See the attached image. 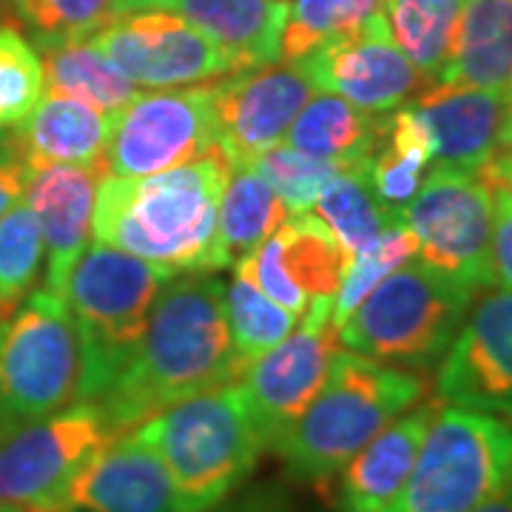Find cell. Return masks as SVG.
<instances>
[{
    "label": "cell",
    "mask_w": 512,
    "mask_h": 512,
    "mask_svg": "<svg viewBox=\"0 0 512 512\" xmlns=\"http://www.w3.org/2000/svg\"><path fill=\"white\" fill-rule=\"evenodd\" d=\"M111 123L114 117L83 100L46 94L6 137L29 171L46 165H94L106 157Z\"/></svg>",
    "instance_id": "cell-21"
},
{
    "label": "cell",
    "mask_w": 512,
    "mask_h": 512,
    "mask_svg": "<svg viewBox=\"0 0 512 512\" xmlns=\"http://www.w3.org/2000/svg\"><path fill=\"white\" fill-rule=\"evenodd\" d=\"M12 512H80V510H72V507H20V510H12Z\"/></svg>",
    "instance_id": "cell-44"
},
{
    "label": "cell",
    "mask_w": 512,
    "mask_h": 512,
    "mask_svg": "<svg viewBox=\"0 0 512 512\" xmlns=\"http://www.w3.org/2000/svg\"><path fill=\"white\" fill-rule=\"evenodd\" d=\"M296 66L308 77L313 92L336 94L367 114L399 109L427 86L390 35L384 9L359 32L313 49L296 60Z\"/></svg>",
    "instance_id": "cell-15"
},
{
    "label": "cell",
    "mask_w": 512,
    "mask_h": 512,
    "mask_svg": "<svg viewBox=\"0 0 512 512\" xmlns=\"http://www.w3.org/2000/svg\"><path fill=\"white\" fill-rule=\"evenodd\" d=\"M40 49L43 92L74 97L92 109L117 117L137 97V86L89 40H66Z\"/></svg>",
    "instance_id": "cell-26"
},
{
    "label": "cell",
    "mask_w": 512,
    "mask_h": 512,
    "mask_svg": "<svg viewBox=\"0 0 512 512\" xmlns=\"http://www.w3.org/2000/svg\"><path fill=\"white\" fill-rule=\"evenodd\" d=\"M512 481V419L441 402L399 495L382 512H473Z\"/></svg>",
    "instance_id": "cell-7"
},
{
    "label": "cell",
    "mask_w": 512,
    "mask_h": 512,
    "mask_svg": "<svg viewBox=\"0 0 512 512\" xmlns=\"http://www.w3.org/2000/svg\"><path fill=\"white\" fill-rule=\"evenodd\" d=\"M29 165L15 154V148L9 143V137H0V217L23 200L26 185H29Z\"/></svg>",
    "instance_id": "cell-38"
},
{
    "label": "cell",
    "mask_w": 512,
    "mask_h": 512,
    "mask_svg": "<svg viewBox=\"0 0 512 512\" xmlns=\"http://www.w3.org/2000/svg\"><path fill=\"white\" fill-rule=\"evenodd\" d=\"M134 86L180 89L237 72L220 46L171 9H134L92 37Z\"/></svg>",
    "instance_id": "cell-13"
},
{
    "label": "cell",
    "mask_w": 512,
    "mask_h": 512,
    "mask_svg": "<svg viewBox=\"0 0 512 512\" xmlns=\"http://www.w3.org/2000/svg\"><path fill=\"white\" fill-rule=\"evenodd\" d=\"M427 382L419 370L336 348L319 396L279 444L285 470L299 484H328L367 441L419 404Z\"/></svg>",
    "instance_id": "cell-3"
},
{
    "label": "cell",
    "mask_w": 512,
    "mask_h": 512,
    "mask_svg": "<svg viewBox=\"0 0 512 512\" xmlns=\"http://www.w3.org/2000/svg\"><path fill=\"white\" fill-rule=\"evenodd\" d=\"M299 322L291 336L254 359L239 376L262 441L274 453L319 396L339 348L333 302H316Z\"/></svg>",
    "instance_id": "cell-12"
},
{
    "label": "cell",
    "mask_w": 512,
    "mask_h": 512,
    "mask_svg": "<svg viewBox=\"0 0 512 512\" xmlns=\"http://www.w3.org/2000/svg\"><path fill=\"white\" fill-rule=\"evenodd\" d=\"M60 507L80 512H177L163 458L137 430L103 444L69 478Z\"/></svg>",
    "instance_id": "cell-17"
},
{
    "label": "cell",
    "mask_w": 512,
    "mask_h": 512,
    "mask_svg": "<svg viewBox=\"0 0 512 512\" xmlns=\"http://www.w3.org/2000/svg\"><path fill=\"white\" fill-rule=\"evenodd\" d=\"M493 188V274L495 285L512 291V194Z\"/></svg>",
    "instance_id": "cell-37"
},
{
    "label": "cell",
    "mask_w": 512,
    "mask_h": 512,
    "mask_svg": "<svg viewBox=\"0 0 512 512\" xmlns=\"http://www.w3.org/2000/svg\"><path fill=\"white\" fill-rule=\"evenodd\" d=\"M313 211L348 256L356 254L387 225L404 217V211H396L379 200L367 174V160L342 168L322 188V194L313 202Z\"/></svg>",
    "instance_id": "cell-28"
},
{
    "label": "cell",
    "mask_w": 512,
    "mask_h": 512,
    "mask_svg": "<svg viewBox=\"0 0 512 512\" xmlns=\"http://www.w3.org/2000/svg\"><path fill=\"white\" fill-rule=\"evenodd\" d=\"M436 83L504 92L512 83V0H464L450 60Z\"/></svg>",
    "instance_id": "cell-23"
},
{
    "label": "cell",
    "mask_w": 512,
    "mask_h": 512,
    "mask_svg": "<svg viewBox=\"0 0 512 512\" xmlns=\"http://www.w3.org/2000/svg\"><path fill=\"white\" fill-rule=\"evenodd\" d=\"M126 3V12H134V9H168L171 0H123Z\"/></svg>",
    "instance_id": "cell-43"
},
{
    "label": "cell",
    "mask_w": 512,
    "mask_h": 512,
    "mask_svg": "<svg viewBox=\"0 0 512 512\" xmlns=\"http://www.w3.org/2000/svg\"><path fill=\"white\" fill-rule=\"evenodd\" d=\"M171 268L111 245H86L66 276L63 299L80 336V399L100 402L146 333L157 293Z\"/></svg>",
    "instance_id": "cell-5"
},
{
    "label": "cell",
    "mask_w": 512,
    "mask_h": 512,
    "mask_svg": "<svg viewBox=\"0 0 512 512\" xmlns=\"http://www.w3.org/2000/svg\"><path fill=\"white\" fill-rule=\"evenodd\" d=\"M436 399L512 419V291H487L436 365Z\"/></svg>",
    "instance_id": "cell-16"
},
{
    "label": "cell",
    "mask_w": 512,
    "mask_h": 512,
    "mask_svg": "<svg viewBox=\"0 0 512 512\" xmlns=\"http://www.w3.org/2000/svg\"><path fill=\"white\" fill-rule=\"evenodd\" d=\"M416 256H419V242H416L404 217L379 231L356 254H350L342 285H339L336 299H333V325H336V330L350 313L359 308V302L382 282L384 276L399 271L402 265H407Z\"/></svg>",
    "instance_id": "cell-31"
},
{
    "label": "cell",
    "mask_w": 512,
    "mask_h": 512,
    "mask_svg": "<svg viewBox=\"0 0 512 512\" xmlns=\"http://www.w3.org/2000/svg\"><path fill=\"white\" fill-rule=\"evenodd\" d=\"M288 208L254 165L231 168L220 200V222L214 239L211 271L234 268L242 256L254 254L285 222Z\"/></svg>",
    "instance_id": "cell-25"
},
{
    "label": "cell",
    "mask_w": 512,
    "mask_h": 512,
    "mask_svg": "<svg viewBox=\"0 0 512 512\" xmlns=\"http://www.w3.org/2000/svg\"><path fill=\"white\" fill-rule=\"evenodd\" d=\"M384 137V117L367 114L336 94L311 97L285 134V146L339 165H359L376 154Z\"/></svg>",
    "instance_id": "cell-24"
},
{
    "label": "cell",
    "mask_w": 512,
    "mask_h": 512,
    "mask_svg": "<svg viewBox=\"0 0 512 512\" xmlns=\"http://www.w3.org/2000/svg\"><path fill=\"white\" fill-rule=\"evenodd\" d=\"M217 148L214 83L137 94L111 123L103 165L117 177H146L200 160Z\"/></svg>",
    "instance_id": "cell-11"
},
{
    "label": "cell",
    "mask_w": 512,
    "mask_h": 512,
    "mask_svg": "<svg viewBox=\"0 0 512 512\" xmlns=\"http://www.w3.org/2000/svg\"><path fill=\"white\" fill-rule=\"evenodd\" d=\"M478 293L421 259H410L339 325V348L384 365L430 370L453 345Z\"/></svg>",
    "instance_id": "cell-6"
},
{
    "label": "cell",
    "mask_w": 512,
    "mask_h": 512,
    "mask_svg": "<svg viewBox=\"0 0 512 512\" xmlns=\"http://www.w3.org/2000/svg\"><path fill=\"white\" fill-rule=\"evenodd\" d=\"M390 35L427 86L444 72L464 0H384Z\"/></svg>",
    "instance_id": "cell-29"
},
{
    "label": "cell",
    "mask_w": 512,
    "mask_h": 512,
    "mask_svg": "<svg viewBox=\"0 0 512 512\" xmlns=\"http://www.w3.org/2000/svg\"><path fill=\"white\" fill-rule=\"evenodd\" d=\"M279 265L299 291L316 302H333L348 268V254L313 211L288 214L276 228Z\"/></svg>",
    "instance_id": "cell-27"
},
{
    "label": "cell",
    "mask_w": 512,
    "mask_h": 512,
    "mask_svg": "<svg viewBox=\"0 0 512 512\" xmlns=\"http://www.w3.org/2000/svg\"><path fill=\"white\" fill-rule=\"evenodd\" d=\"M43 234L26 202L12 205L0 217V319L3 325L18 313L35 291L43 268Z\"/></svg>",
    "instance_id": "cell-32"
},
{
    "label": "cell",
    "mask_w": 512,
    "mask_h": 512,
    "mask_svg": "<svg viewBox=\"0 0 512 512\" xmlns=\"http://www.w3.org/2000/svg\"><path fill=\"white\" fill-rule=\"evenodd\" d=\"M228 174L220 148L146 177L106 174L94 200V242L157 262L174 274H211Z\"/></svg>",
    "instance_id": "cell-2"
},
{
    "label": "cell",
    "mask_w": 512,
    "mask_h": 512,
    "mask_svg": "<svg viewBox=\"0 0 512 512\" xmlns=\"http://www.w3.org/2000/svg\"><path fill=\"white\" fill-rule=\"evenodd\" d=\"M131 430L163 458L177 512L217 510L268 450L239 379L171 404Z\"/></svg>",
    "instance_id": "cell-4"
},
{
    "label": "cell",
    "mask_w": 512,
    "mask_h": 512,
    "mask_svg": "<svg viewBox=\"0 0 512 512\" xmlns=\"http://www.w3.org/2000/svg\"><path fill=\"white\" fill-rule=\"evenodd\" d=\"M311 83L296 63H271L214 80V137L228 168L251 165L282 146L311 100Z\"/></svg>",
    "instance_id": "cell-14"
},
{
    "label": "cell",
    "mask_w": 512,
    "mask_h": 512,
    "mask_svg": "<svg viewBox=\"0 0 512 512\" xmlns=\"http://www.w3.org/2000/svg\"><path fill=\"white\" fill-rule=\"evenodd\" d=\"M251 165L259 171V177L274 188L276 197L285 202L288 214L313 211V202L322 194V188L342 168H348V165L299 154L288 146H276L265 154H259Z\"/></svg>",
    "instance_id": "cell-36"
},
{
    "label": "cell",
    "mask_w": 512,
    "mask_h": 512,
    "mask_svg": "<svg viewBox=\"0 0 512 512\" xmlns=\"http://www.w3.org/2000/svg\"><path fill=\"white\" fill-rule=\"evenodd\" d=\"M242 373L222 279L183 271L157 293L140 345L97 404L117 433H128L165 407L237 382Z\"/></svg>",
    "instance_id": "cell-1"
},
{
    "label": "cell",
    "mask_w": 512,
    "mask_h": 512,
    "mask_svg": "<svg viewBox=\"0 0 512 512\" xmlns=\"http://www.w3.org/2000/svg\"><path fill=\"white\" fill-rule=\"evenodd\" d=\"M512 148V83L501 92V126H498V151Z\"/></svg>",
    "instance_id": "cell-41"
},
{
    "label": "cell",
    "mask_w": 512,
    "mask_h": 512,
    "mask_svg": "<svg viewBox=\"0 0 512 512\" xmlns=\"http://www.w3.org/2000/svg\"><path fill=\"white\" fill-rule=\"evenodd\" d=\"M382 9L384 0H293L282 32V60L296 63L319 46L359 32Z\"/></svg>",
    "instance_id": "cell-30"
},
{
    "label": "cell",
    "mask_w": 512,
    "mask_h": 512,
    "mask_svg": "<svg viewBox=\"0 0 512 512\" xmlns=\"http://www.w3.org/2000/svg\"><path fill=\"white\" fill-rule=\"evenodd\" d=\"M120 433L97 402H72L0 436V507H60L69 478Z\"/></svg>",
    "instance_id": "cell-10"
},
{
    "label": "cell",
    "mask_w": 512,
    "mask_h": 512,
    "mask_svg": "<svg viewBox=\"0 0 512 512\" xmlns=\"http://www.w3.org/2000/svg\"><path fill=\"white\" fill-rule=\"evenodd\" d=\"M413 103L433 134V165L481 174L498 154L501 92L433 83Z\"/></svg>",
    "instance_id": "cell-20"
},
{
    "label": "cell",
    "mask_w": 512,
    "mask_h": 512,
    "mask_svg": "<svg viewBox=\"0 0 512 512\" xmlns=\"http://www.w3.org/2000/svg\"><path fill=\"white\" fill-rule=\"evenodd\" d=\"M37 46L89 40L126 12L123 0H12Z\"/></svg>",
    "instance_id": "cell-34"
},
{
    "label": "cell",
    "mask_w": 512,
    "mask_h": 512,
    "mask_svg": "<svg viewBox=\"0 0 512 512\" xmlns=\"http://www.w3.org/2000/svg\"><path fill=\"white\" fill-rule=\"evenodd\" d=\"M404 222L424 265L476 293L493 288V188L481 174L433 165L404 205Z\"/></svg>",
    "instance_id": "cell-9"
},
{
    "label": "cell",
    "mask_w": 512,
    "mask_h": 512,
    "mask_svg": "<svg viewBox=\"0 0 512 512\" xmlns=\"http://www.w3.org/2000/svg\"><path fill=\"white\" fill-rule=\"evenodd\" d=\"M214 512H305L291 495L282 487L274 484H262L248 493L237 495L234 501H222Z\"/></svg>",
    "instance_id": "cell-39"
},
{
    "label": "cell",
    "mask_w": 512,
    "mask_h": 512,
    "mask_svg": "<svg viewBox=\"0 0 512 512\" xmlns=\"http://www.w3.org/2000/svg\"><path fill=\"white\" fill-rule=\"evenodd\" d=\"M83 353L63 293H29L0 333V436L80 402Z\"/></svg>",
    "instance_id": "cell-8"
},
{
    "label": "cell",
    "mask_w": 512,
    "mask_h": 512,
    "mask_svg": "<svg viewBox=\"0 0 512 512\" xmlns=\"http://www.w3.org/2000/svg\"><path fill=\"white\" fill-rule=\"evenodd\" d=\"M168 9L211 37L237 72L282 60L288 0H171Z\"/></svg>",
    "instance_id": "cell-22"
},
{
    "label": "cell",
    "mask_w": 512,
    "mask_h": 512,
    "mask_svg": "<svg viewBox=\"0 0 512 512\" xmlns=\"http://www.w3.org/2000/svg\"><path fill=\"white\" fill-rule=\"evenodd\" d=\"M225 313L242 367H248L262 353L276 348L285 336H291L299 322L291 311L271 302L254 282L239 274L225 288Z\"/></svg>",
    "instance_id": "cell-33"
},
{
    "label": "cell",
    "mask_w": 512,
    "mask_h": 512,
    "mask_svg": "<svg viewBox=\"0 0 512 512\" xmlns=\"http://www.w3.org/2000/svg\"><path fill=\"white\" fill-rule=\"evenodd\" d=\"M0 137H3V131H0Z\"/></svg>",
    "instance_id": "cell-47"
},
{
    "label": "cell",
    "mask_w": 512,
    "mask_h": 512,
    "mask_svg": "<svg viewBox=\"0 0 512 512\" xmlns=\"http://www.w3.org/2000/svg\"><path fill=\"white\" fill-rule=\"evenodd\" d=\"M40 97L43 69L37 49L20 29L0 23V131H15Z\"/></svg>",
    "instance_id": "cell-35"
},
{
    "label": "cell",
    "mask_w": 512,
    "mask_h": 512,
    "mask_svg": "<svg viewBox=\"0 0 512 512\" xmlns=\"http://www.w3.org/2000/svg\"><path fill=\"white\" fill-rule=\"evenodd\" d=\"M0 512H12V510H6V507H0Z\"/></svg>",
    "instance_id": "cell-46"
},
{
    "label": "cell",
    "mask_w": 512,
    "mask_h": 512,
    "mask_svg": "<svg viewBox=\"0 0 512 512\" xmlns=\"http://www.w3.org/2000/svg\"><path fill=\"white\" fill-rule=\"evenodd\" d=\"M473 512H512V481L501 490V493L493 495L490 501H484V504L476 507Z\"/></svg>",
    "instance_id": "cell-42"
},
{
    "label": "cell",
    "mask_w": 512,
    "mask_h": 512,
    "mask_svg": "<svg viewBox=\"0 0 512 512\" xmlns=\"http://www.w3.org/2000/svg\"><path fill=\"white\" fill-rule=\"evenodd\" d=\"M481 177L495 188H504L507 194H512V148L498 151L493 160L484 165Z\"/></svg>",
    "instance_id": "cell-40"
},
{
    "label": "cell",
    "mask_w": 512,
    "mask_h": 512,
    "mask_svg": "<svg viewBox=\"0 0 512 512\" xmlns=\"http://www.w3.org/2000/svg\"><path fill=\"white\" fill-rule=\"evenodd\" d=\"M439 407L441 399H421L367 441L336 473V510L382 512L410 476Z\"/></svg>",
    "instance_id": "cell-19"
},
{
    "label": "cell",
    "mask_w": 512,
    "mask_h": 512,
    "mask_svg": "<svg viewBox=\"0 0 512 512\" xmlns=\"http://www.w3.org/2000/svg\"><path fill=\"white\" fill-rule=\"evenodd\" d=\"M106 165H46L37 168L26 185V205L32 208L46 251V288L63 293L66 276L92 239L97 188Z\"/></svg>",
    "instance_id": "cell-18"
},
{
    "label": "cell",
    "mask_w": 512,
    "mask_h": 512,
    "mask_svg": "<svg viewBox=\"0 0 512 512\" xmlns=\"http://www.w3.org/2000/svg\"><path fill=\"white\" fill-rule=\"evenodd\" d=\"M3 328H6V325H3V319H0V333H3Z\"/></svg>",
    "instance_id": "cell-45"
}]
</instances>
